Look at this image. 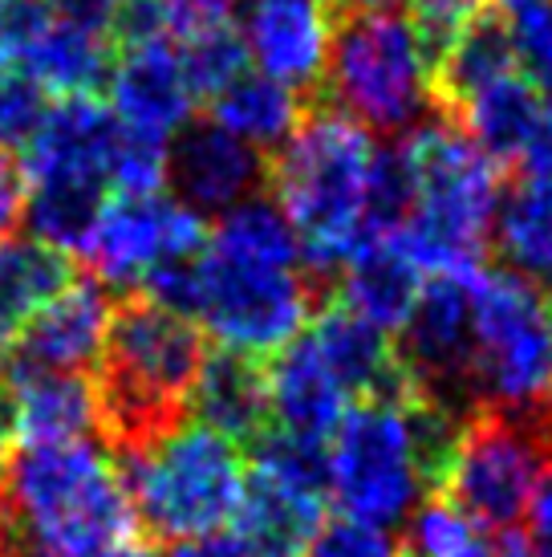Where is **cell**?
<instances>
[{
	"label": "cell",
	"mask_w": 552,
	"mask_h": 557,
	"mask_svg": "<svg viewBox=\"0 0 552 557\" xmlns=\"http://www.w3.org/2000/svg\"><path fill=\"white\" fill-rule=\"evenodd\" d=\"M0 525L4 549L16 557H106L138 533L114 456L90 444L9 451Z\"/></svg>",
	"instance_id": "2"
},
{
	"label": "cell",
	"mask_w": 552,
	"mask_h": 557,
	"mask_svg": "<svg viewBox=\"0 0 552 557\" xmlns=\"http://www.w3.org/2000/svg\"><path fill=\"white\" fill-rule=\"evenodd\" d=\"M231 521L248 557H305L325 529V493L252 465Z\"/></svg>",
	"instance_id": "18"
},
{
	"label": "cell",
	"mask_w": 552,
	"mask_h": 557,
	"mask_svg": "<svg viewBox=\"0 0 552 557\" xmlns=\"http://www.w3.org/2000/svg\"><path fill=\"white\" fill-rule=\"evenodd\" d=\"M208 240V220L175 196H106L81 261L98 285L135 294L163 261H200Z\"/></svg>",
	"instance_id": "12"
},
{
	"label": "cell",
	"mask_w": 552,
	"mask_h": 557,
	"mask_svg": "<svg viewBox=\"0 0 552 557\" xmlns=\"http://www.w3.org/2000/svg\"><path fill=\"white\" fill-rule=\"evenodd\" d=\"M402 0H329L334 16H369V13H394Z\"/></svg>",
	"instance_id": "43"
},
{
	"label": "cell",
	"mask_w": 552,
	"mask_h": 557,
	"mask_svg": "<svg viewBox=\"0 0 552 557\" xmlns=\"http://www.w3.org/2000/svg\"><path fill=\"white\" fill-rule=\"evenodd\" d=\"M325 102L366 131H414L430 110V65L406 16H341L325 70Z\"/></svg>",
	"instance_id": "8"
},
{
	"label": "cell",
	"mask_w": 552,
	"mask_h": 557,
	"mask_svg": "<svg viewBox=\"0 0 552 557\" xmlns=\"http://www.w3.org/2000/svg\"><path fill=\"white\" fill-rule=\"evenodd\" d=\"M309 107L313 102H305L301 94L285 90L280 82L264 78V74H244V78L231 82L228 90L215 94L208 102L212 123L219 131H228L231 139L248 143L256 151L264 147L268 156L301 126Z\"/></svg>",
	"instance_id": "27"
},
{
	"label": "cell",
	"mask_w": 552,
	"mask_h": 557,
	"mask_svg": "<svg viewBox=\"0 0 552 557\" xmlns=\"http://www.w3.org/2000/svg\"><path fill=\"white\" fill-rule=\"evenodd\" d=\"M491 245L512 273L552 281V180H524L495 208Z\"/></svg>",
	"instance_id": "28"
},
{
	"label": "cell",
	"mask_w": 552,
	"mask_h": 557,
	"mask_svg": "<svg viewBox=\"0 0 552 557\" xmlns=\"http://www.w3.org/2000/svg\"><path fill=\"white\" fill-rule=\"evenodd\" d=\"M110 110L123 131L142 139L171 143L200 107L184 78V62L171 37L118 49L110 70Z\"/></svg>",
	"instance_id": "16"
},
{
	"label": "cell",
	"mask_w": 552,
	"mask_h": 557,
	"mask_svg": "<svg viewBox=\"0 0 552 557\" xmlns=\"http://www.w3.org/2000/svg\"><path fill=\"white\" fill-rule=\"evenodd\" d=\"M25 196H29L25 191V175H21L13 159H4L0 163V245L13 240L16 224L25 216Z\"/></svg>",
	"instance_id": "39"
},
{
	"label": "cell",
	"mask_w": 552,
	"mask_h": 557,
	"mask_svg": "<svg viewBox=\"0 0 552 557\" xmlns=\"http://www.w3.org/2000/svg\"><path fill=\"white\" fill-rule=\"evenodd\" d=\"M488 9L491 0H411L406 25H411L414 41H418L430 70L476 29Z\"/></svg>",
	"instance_id": "33"
},
{
	"label": "cell",
	"mask_w": 552,
	"mask_h": 557,
	"mask_svg": "<svg viewBox=\"0 0 552 557\" xmlns=\"http://www.w3.org/2000/svg\"><path fill=\"white\" fill-rule=\"evenodd\" d=\"M123 126L102 98L49 102L46 119L21 147V175L33 184H93L110 187V159Z\"/></svg>",
	"instance_id": "15"
},
{
	"label": "cell",
	"mask_w": 552,
	"mask_h": 557,
	"mask_svg": "<svg viewBox=\"0 0 552 557\" xmlns=\"http://www.w3.org/2000/svg\"><path fill=\"white\" fill-rule=\"evenodd\" d=\"M123 0H53L49 9L65 21H77V25H93V29H110V21L118 13Z\"/></svg>",
	"instance_id": "40"
},
{
	"label": "cell",
	"mask_w": 552,
	"mask_h": 557,
	"mask_svg": "<svg viewBox=\"0 0 552 557\" xmlns=\"http://www.w3.org/2000/svg\"><path fill=\"white\" fill-rule=\"evenodd\" d=\"M406 557H411V554H406Z\"/></svg>",
	"instance_id": "51"
},
{
	"label": "cell",
	"mask_w": 552,
	"mask_h": 557,
	"mask_svg": "<svg viewBox=\"0 0 552 557\" xmlns=\"http://www.w3.org/2000/svg\"><path fill=\"white\" fill-rule=\"evenodd\" d=\"M167 557H248V554L240 549V542H236V537L212 533V537H196V542L171 545Z\"/></svg>",
	"instance_id": "42"
},
{
	"label": "cell",
	"mask_w": 552,
	"mask_h": 557,
	"mask_svg": "<svg viewBox=\"0 0 552 557\" xmlns=\"http://www.w3.org/2000/svg\"><path fill=\"white\" fill-rule=\"evenodd\" d=\"M322 281L305 269H276L261 261H240L208 248L200 257V297L196 318L212 330L219 346L273 358L301 338L305 322L325 306Z\"/></svg>",
	"instance_id": "10"
},
{
	"label": "cell",
	"mask_w": 552,
	"mask_h": 557,
	"mask_svg": "<svg viewBox=\"0 0 552 557\" xmlns=\"http://www.w3.org/2000/svg\"><path fill=\"white\" fill-rule=\"evenodd\" d=\"M552 476V399L528 411L472 407L460 423L435 496L467 512L479 529L516 533Z\"/></svg>",
	"instance_id": "7"
},
{
	"label": "cell",
	"mask_w": 552,
	"mask_h": 557,
	"mask_svg": "<svg viewBox=\"0 0 552 557\" xmlns=\"http://www.w3.org/2000/svg\"><path fill=\"white\" fill-rule=\"evenodd\" d=\"M305 557H406V545L394 542L386 529H369L338 517V521H325Z\"/></svg>",
	"instance_id": "35"
},
{
	"label": "cell",
	"mask_w": 552,
	"mask_h": 557,
	"mask_svg": "<svg viewBox=\"0 0 552 557\" xmlns=\"http://www.w3.org/2000/svg\"><path fill=\"white\" fill-rule=\"evenodd\" d=\"M4 159H9V156H4V151H0V163H4Z\"/></svg>",
	"instance_id": "49"
},
{
	"label": "cell",
	"mask_w": 552,
	"mask_h": 557,
	"mask_svg": "<svg viewBox=\"0 0 552 557\" xmlns=\"http://www.w3.org/2000/svg\"><path fill=\"white\" fill-rule=\"evenodd\" d=\"M208 248L224 252V257H240V261H261L276 269H305V248L301 236L292 233V224L280 216V208L261 196L244 200L215 220V233Z\"/></svg>",
	"instance_id": "29"
},
{
	"label": "cell",
	"mask_w": 552,
	"mask_h": 557,
	"mask_svg": "<svg viewBox=\"0 0 552 557\" xmlns=\"http://www.w3.org/2000/svg\"><path fill=\"white\" fill-rule=\"evenodd\" d=\"M334 33L338 16L329 0H256L240 37L264 78L280 82L305 102H322Z\"/></svg>",
	"instance_id": "14"
},
{
	"label": "cell",
	"mask_w": 552,
	"mask_h": 557,
	"mask_svg": "<svg viewBox=\"0 0 552 557\" xmlns=\"http://www.w3.org/2000/svg\"><path fill=\"white\" fill-rule=\"evenodd\" d=\"M476 273L430 277L394 346L414 399L435 403L451 416H467L476 407V325H472Z\"/></svg>",
	"instance_id": "11"
},
{
	"label": "cell",
	"mask_w": 552,
	"mask_h": 557,
	"mask_svg": "<svg viewBox=\"0 0 552 557\" xmlns=\"http://www.w3.org/2000/svg\"><path fill=\"white\" fill-rule=\"evenodd\" d=\"M463 416L427 399H362L329 440V496L346 521L399 525L435 496Z\"/></svg>",
	"instance_id": "4"
},
{
	"label": "cell",
	"mask_w": 552,
	"mask_h": 557,
	"mask_svg": "<svg viewBox=\"0 0 552 557\" xmlns=\"http://www.w3.org/2000/svg\"><path fill=\"white\" fill-rule=\"evenodd\" d=\"M418 294H423V273L406 261V252L394 245V236H382V240L362 248L329 289L338 306L357 313L374 330H382L386 338L402 334Z\"/></svg>",
	"instance_id": "23"
},
{
	"label": "cell",
	"mask_w": 552,
	"mask_h": 557,
	"mask_svg": "<svg viewBox=\"0 0 552 557\" xmlns=\"http://www.w3.org/2000/svg\"><path fill=\"white\" fill-rule=\"evenodd\" d=\"M520 171L524 180H552V98H544L537 126L524 143Z\"/></svg>",
	"instance_id": "38"
},
{
	"label": "cell",
	"mask_w": 552,
	"mask_h": 557,
	"mask_svg": "<svg viewBox=\"0 0 552 557\" xmlns=\"http://www.w3.org/2000/svg\"><path fill=\"white\" fill-rule=\"evenodd\" d=\"M0 545H4V525H0Z\"/></svg>",
	"instance_id": "48"
},
{
	"label": "cell",
	"mask_w": 552,
	"mask_h": 557,
	"mask_svg": "<svg viewBox=\"0 0 552 557\" xmlns=\"http://www.w3.org/2000/svg\"><path fill=\"white\" fill-rule=\"evenodd\" d=\"M203 358L208 342L200 322L138 294L114 301L106 346L90 374L98 391V432L106 435L114 460L142 456L184 428Z\"/></svg>",
	"instance_id": "1"
},
{
	"label": "cell",
	"mask_w": 552,
	"mask_h": 557,
	"mask_svg": "<svg viewBox=\"0 0 552 557\" xmlns=\"http://www.w3.org/2000/svg\"><path fill=\"white\" fill-rule=\"evenodd\" d=\"M268 358L215 346L203 358V371L191 391L196 423L219 432L231 444L252 448L268 432Z\"/></svg>",
	"instance_id": "22"
},
{
	"label": "cell",
	"mask_w": 552,
	"mask_h": 557,
	"mask_svg": "<svg viewBox=\"0 0 552 557\" xmlns=\"http://www.w3.org/2000/svg\"><path fill=\"white\" fill-rule=\"evenodd\" d=\"M516 70L552 98V0H491Z\"/></svg>",
	"instance_id": "30"
},
{
	"label": "cell",
	"mask_w": 552,
	"mask_h": 557,
	"mask_svg": "<svg viewBox=\"0 0 552 557\" xmlns=\"http://www.w3.org/2000/svg\"><path fill=\"white\" fill-rule=\"evenodd\" d=\"M0 557H16V554H9V549H4V545H0Z\"/></svg>",
	"instance_id": "47"
},
{
	"label": "cell",
	"mask_w": 552,
	"mask_h": 557,
	"mask_svg": "<svg viewBox=\"0 0 552 557\" xmlns=\"http://www.w3.org/2000/svg\"><path fill=\"white\" fill-rule=\"evenodd\" d=\"M118 49L106 29L77 25L65 16H49V25L29 46L16 53L13 70L46 94V98H98V90L110 82Z\"/></svg>",
	"instance_id": "21"
},
{
	"label": "cell",
	"mask_w": 552,
	"mask_h": 557,
	"mask_svg": "<svg viewBox=\"0 0 552 557\" xmlns=\"http://www.w3.org/2000/svg\"><path fill=\"white\" fill-rule=\"evenodd\" d=\"M411 557H495L488 529H479L467 512L447 505L443 496H427L411 521Z\"/></svg>",
	"instance_id": "31"
},
{
	"label": "cell",
	"mask_w": 552,
	"mask_h": 557,
	"mask_svg": "<svg viewBox=\"0 0 552 557\" xmlns=\"http://www.w3.org/2000/svg\"><path fill=\"white\" fill-rule=\"evenodd\" d=\"M495 557H537V549H532L528 537H520V533H504V545H500Z\"/></svg>",
	"instance_id": "44"
},
{
	"label": "cell",
	"mask_w": 552,
	"mask_h": 557,
	"mask_svg": "<svg viewBox=\"0 0 552 557\" xmlns=\"http://www.w3.org/2000/svg\"><path fill=\"white\" fill-rule=\"evenodd\" d=\"M106 557H154V549H151V542H126V545H118V549H110Z\"/></svg>",
	"instance_id": "45"
},
{
	"label": "cell",
	"mask_w": 552,
	"mask_h": 557,
	"mask_svg": "<svg viewBox=\"0 0 552 557\" xmlns=\"http://www.w3.org/2000/svg\"><path fill=\"white\" fill-rule=\"evenodd\" d=\"M552 301L537 281L500 264L472 277L476 407L528 411L552 399Z\"/></svg>",
	"instance_id": "9"
},
{
	"label": "cell",
	"mask_w": 552,
	"mask_h": 557,
	"mask_svg": "<svg viewBox=\"0 0 552 557\" xmlns=\"http://www.w3.org/2000/svg\"><path fill=\"white\" fill-rule=\"evenodd\" d=\"M9 460V403L0 395V468Z\"/></svg>",
	"instance_id": "46"
},
{
	"label": "cell",
	"mask_w": 552,
	"mask_h": 557,
	"mask_svg": "<svg viewBox=\"0 0 552 557\" xmlns=\"http://www.w3.org/2000/svg\"><path fill=\"white\" fill-rule=\"evenodd\" d=\"M264 367H268V428L289 440L329 448L350 395L313 350V342H289Z\"/></svg>",
	"instance_id": "19"
},
{
	"label": "cell",
	"mask_w": 552,
	"mask_h": 557,
	"mask_svg": "<svg viewBox=\"0 0 552 557\" xmlns=\"http://www.w3.org/2000/svg\"><path fill=\"white\" fill-rule=\"evenodd\" d=\"M114 196H159L167 187V143L123 131L110 159Z\"/></svg>",
	"instance_id": "34"
},
{
	"label": "cell",
	"mask_w": 552,
	"mask_h": 557,
	"mask_svg": "<svg viewBox=\"0 0 552 557\" xmlns=\"http://www.w3.org/2000/svg\"><path fill=\"white\" fill-rule=\"evenodd\" d=\"M402 147L414 168V212L390 233L394 245L423 277H467L484 269L479 257L495 224L504 171L439 114L414 126Z\"/></svg>",
	"instance_id": "5"
},
{
	"label": "cell",
	"mask_w": 552,
	"mask_h": 557,
	"mask_svg": "<svg viewBox=\"0 0 552 557\" xmlns=\"http://www.w3.org/2000/svg\"><path fill=\"white\" fill-rule=\"evenodd\" d=\"M147 542H196L228 525L244 496L248 465L240 444L203 423H184L142 456L114 460Z\"/></svg>",
	"instance_id": "6"
},
{
	"label": "cell",
	"mask_w": 552,
	"mask_h": 557,
	"mask_svg": "<svg viewBox=\"0 0 552 557\" xmlns=\"http://www.w3.org/2000/svg\"><path fill=\"white\" fill-rule=\"evenodd\" d=\"M374 139L329 102H313L289 139L264 156V187L305 248V273L334 289L346 264L369 245L366 184Z\"/></svg>",
	"instance_id": "3"
},
{
	"label": "cell",
	"mask_w": 552,
	"mask_h": 557,
	"mask_svg": "<svg viewBox=\"0 0 552 557\" xmlns=\"http://www.w3.org/2000/svg\"><path fill=\"white\" fill-rule=\"evenodd\" d=\"M179 62H184V78L196 94V102H212L215 94H224L231 82L248 74V46L236 25H224V29L184 41Z\"/></svg>",
	"instance_id": "32"
},
{
	"label": "cell",
	"mask_w": 552,
	"mask_h": 557,
	"mask_svg": "<svg viewBox=\"0 0 552 557\" xmlns=\"http://www.w3.org/2000/svg\"><path fill=\"white\" fill-rule=\"evenodd\" d=\"M322 362L334 371L346 395L362 399H414L411 383L399 367L394 342L382 330L366 325L357 313L325 297V306L313 313V330L305 334Z\"/></svg>",
	"instance_id": "20"
},
{
	"label": "cell",
	"mask_w": 552,
	"mask_h": 557,
	"mask_svg": "<svg viewBox=\"0 0 552 557\" xmlns=\"http://www.w3.org/2000/svg\"><path fill=\"white\" fill-rule=\"evenodd\" d=\"M4 403L21 448L81 444L86 432H98V391L90 374H37L4 391Z\"/></svg>",
	"instance_id": "24"
},
{
	"label": "cell",
	"mask_w": 552,
	"mask_h": 557,
	"mask_svg": "<svg viewBox=\"0 0 552 557\" xmlns=\"http://www.w3.org/2000/svg\"><path fill=\"white\" fill-rule=\"evenodd\" d=\"M264 184V156L228 131L208 123H187L167 143V187L191 212H231Z\"/></svg>",
	"instance_id": "17"
},
{
	"label": "cell",
	"mask_w": 552,
	"mask_h": 557,
	"mask_svg": "<svg viewBox=\"0 0 552 557\" xmlns=\"http://www.w3.org/2000/svg\"><path fill=\"white\" fill-rule=\"evenodd\" d=\"M240 0H163V16H167V33L179 41H191L200 33L224 29L231 25Z\"/></svg>",
	"instance_id": "37"
},
{
	"label": "cell",
	"mask_w": 552,
	"mask_h": 557,
	"mask_svg": "<svg viewBox=\"0 0 552 557\" xmlns=\"http://www.w3.org/2000/svg\"><path fill=\"white\" fill-rule=\"evenodd\" d=\"M110 313L114 297L106 285L74 281L0 350V395L37 374H90L106 346Z\"/></svg>",
	"instance_id": "13"
},
{
	"label": "cell",
	"mask_w": 552,
	"mask_h": 557,
	"mask_svg": "<svg viewBox=\"0 0 552 557\" xmlns=\"http://www.w3.org/2000/svg\"><path fill=\"white\" fill-rule=\"evenodd\" d=\"M549 334H552V318H549Z\"/></svg>",
	"instance_id": "50"
},
{
	"label": "cell",
	"mask_w": 552,
	"mask_h": 557,
	"mask_svg": "<svg viewBox=\"0 0 552 557\" xmlns=\"http://www.w3.org/2000/svg\"><path fill=\"white\" fill-rule=\"evenodd\" d=\"M49 0H0V62H16V53L29 46L49 25Z\"/></svg>",
	"instance_id": "36"
},
{
	"label": "cell",
	"mask_w": 552,
	"mask_h": 557,
	"mask_svg": "<svg viewBox=\"0 0 552 557\" xmlns=\"http://www.w3.org/2000/svg\"><path fill=\"white\" fill-rule=\"evenodd\" d=\"M528 525H532V537H528V545L537 549V557H552V476L544 480V488H540L537 500H532Z\"/></svg>",
	"instance_id": "41"
},
{
	"label": "cell",
	"mask_w": 552,
	"mask_h": 557,
	"mask_svg": "<svg viewBox=\"0 0 552 557\" xmlns=\"http://www.w3.org/2000/svg\"><path fill=\"white\" fill-rule=\"evenodd\" d=\"M540 107H544V98H540L537 86L524 78L520 70H512V74L488 82L484 90L472 94L460 107V114L451 119V126H460L495 168L507 171L520 168L524 143L537 126Z\"/></svg>",
	"instance_id": "25"
},
{
	"label": "cell",
	"mask_w": 552,
	"mask_h": 557,
	"mask_svg": "<svg viewBox=\"0 0 552 557\" xmlns=\"http://www.w3.org/2000/svg\"><path fill=\"white\" fill-rule=\"evenodd\" d=\"M74 281V257L41 240H21V236L4 240L0 245V350Z\"/></svg>",
	"instance_id": "26"
}]
</instances>
